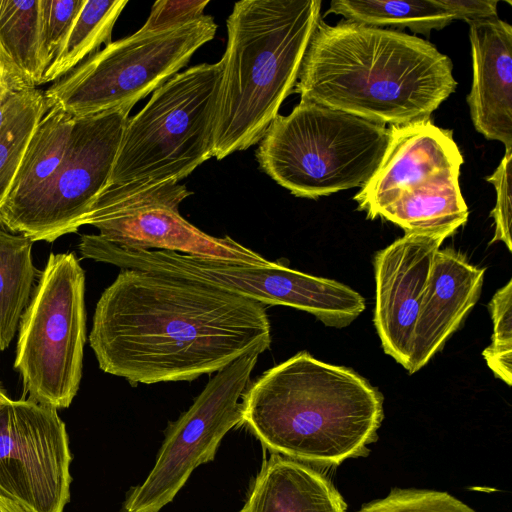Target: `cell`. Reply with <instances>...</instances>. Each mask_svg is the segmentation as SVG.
I'll return each mask as SVG.
<instances>
[{"instance_id": "obj_14", "label": "cell", "mask_w": 512, "mask_h": 512, "mask_svg": "<svg viewBox=\"0 0 512 512\" xmlns=\"http://www.w3.org/2000/svg\"><path fill=\"white\" fill-rule=\"evenodd\" d=\"M72 454L56 409L29 399L0 409V494L29 512H64Z\"/></svg>"}, {"instance_id": "obj_19", "label": "cell", "mask_w": 512, "mask_h": 512, "mask_svg": "<svg viewBox=\"0 0 512 512\" xmlns=\"http://www.w3.org/2000/svg\"><path fill=\"white\" fill-rule=\"evenodd\" d=\"M75 118L50 108L37 124L0 208V223L8 228L48 186L65 156Z\"/></svg>"}, {"instance_id": "obj_30", "label": "cell", "mask_w": 512, "mask_h": 512, "mask_svg": "<svg viewBox=\"0 0 512 512\" xmlns=\"http://www.w3.org/2000/svg\"><path fill=\"white\" fill-rule=\"evenodd\" d=\"M440 3L454 13L455 19L467 23L497 17L495 0H439Z\"/></svg>"}, {"instance_id": "obj_5", "label": "cell", "mask_w": 512, "mask_h": 512, "mask_svg": "<svg viewBox=\"0 0 512 512\" xmlns=\"http://www.w3.org/2000/svg\"><path fill=\"white\" fill-rule=\"evenodd\" d=\"M388 143V128L323 105L300 100L277 115L256 151L260 168L297 197L317 199L362 187Z\"/></svg>"}, {"instance_id": "obj_11", "label": "cell", "mask_w": 512, "mask_h": 512, "mask_svg": "<svg viewBox=\"0 0 512 512\" xmlns=\"http://www.w3.org/2000/svg\"><path fill=\"white\" fill-rule=\"evenodd\" d=\"M261 354L247 352L217 371L190 408L166 431L154 467L128 493L121 512H159L199 465L212 461L232 428L242 424V398Z\"/></svg>"}, {"instance_id": "obj_15", "label": "cell", "mask_w": 512, "mask_h": 512, "mask_svg": "<svg viewBox=\"0 0 512 512\" xmlns=\"http://www.w3.org/2000/svg\"><path fill=\"white\" fill-rule=\"evenodd\" d=\"M447 232H413L378 251L373 259V323L384 352L408 372L415 327L430 269Z\"/></svg>"}, {"instance_id": "obj_25", "label": "cell", "mask_w": 512, "mask_h": 512, "mask_svg": "<svg viewBox=\"0 0 512 512\" xmlns=\"http://www.w3.org/2000/svg\"><path fill=\"white\" fill-rule=\"evenodd\" d=\"M493 321L491 344L483 357L494 375L511 385L512 380V281L500 288L489 303Z\"/></svg>"}, {"instance_id": "obj_2", "label": "cell", "mask_w": 512, "mask_h": 512, "mask_svg": "<svg viewBox=\"0 0 512 512\" xmlns=\"http://www.w3.org/2000/svg\"><path fill=\"white\" fill-rule=\"evenodd\" d=\"M452 68L450 58L421 37L320 19L293 92L372 122L405 125L430 119L455 92Z\"/></svg>"}, {"instance_id": "obj_7", "label": "cell", "mask_w": 512, "mask_h": 512, "mask_svg": "<svg viewBox=\"0 0 512 512\" xmlns=\"http://www.w3.org/2000/svg\"><path fill=\"white\" fill-rule=\"evenodd\" d=\"M221 60L176 73L127 120L109 186L179 182L213 157Z\"/></svg>"}, {"instance_id": "obj_23", "label": "cell", "mask_w": 512, "mask_h": 512, "mask_svg": "<svg viewBox=\"0 0 512 512\" xmlns=\"http://www.w3.org/2000/svg\"><path fill=\"white\" fill-rule=\"evenodd\" d=\"M0 51L30 86L41 85L39 0H0Z\"/></svg>"}, {"instance_id": "obj_6", "label": "cell", "mask_w": 512, "mask_h": 512, "mask_svg": "<svg viewBox=\"0 0 512 512\" xmlns=\"http://www.w3.org/2000/svg\"><path fill=\"white\" fill-rule=\"evenodd\" d=\"M463 162L452 130L431 119L390 125L380 164L354 196L357 209L405 233L453 235L469 214L459 186Z\"/></svg>"}, {"instance_id": "obj_28", "label": "cell", "mask_w": 512, "mask_h": 512, "mask_svg": "<svg viewBox=\"0 0 512 512\" xmlns=\"http://www.w3.org/2000/svg\"><path fill=\"white\" fill-rule=\"evenodd\" d=\"M512 149H505L504 157L496 170L486 180L496 191V204L490 213L494 219L495 231L490 243L502 241L512 251L511 219H512Z\"/></svg>"}, {"instance_id": "obj_10", "label": "cell", "mask_w": 512, "mask_h": 512, "mask_svg": "<svg viewBox=\"0 0 512 512\" xmlns=\"http://www.w3.org/2000/svg\"><path fill=\"white\" fill-rule=\"evenodd\" d=\"M79 250L84 258L121 269L192 279L264 305L306 311L329 327L346 326L356 308L357 294L350 287L276 262L256 266L168 250H132L106 242L97 234H83Z\"/></svg>"}, {"instance_id": "obj_13", "label": "cell", "mask_w": 512, "mask_h": 512, "mask_svg": "<svg viewBox=\"0 0 512 512\" xmlns=\"http://www.w3.org/2000/svg\"><path fill=\"white\" fill-rule=\"evenodd\" d=\"M129 112L117 109L75 118L56 174L7 229L32 242H53L77 232L109 184Z\"/></svg>"}, {"instance_id": "obj_3", "label": "cell", "mask_w": 512, "mask_h": 512, "mask_svg": "<svg viewBox=\"0 0 512 512\" xmlns=\"http://www.w3.org/2000/svg\"><path fill=\"white\" fill-rule=\"evenodd\" d=\"M242 404V424L266 449L316 468L366 456L384 417L377 388L306 351L265 371Z\"/></svg>"}, {"instance_id": "obj_9", "label": "cell", "mask_w": 512, "mask_h": 512, "mask_svg": "<svg viewBox=\"0 0 512 512\" xmlns=\"http://www.w3.org/2000/svg\"><path fill=\"white\" fill-rule=\"evenodd\" d=\"M85 273L74 253H51L19 322L14 367L36 403L70 406L82 378Z\"/></svg>"}, {"instance_id": "obj_17", "label": "cell", "mask_w": 512, "mask_h": 512, "mask_svg": "<svg viewBox=\"0 0 512 512\" xmlns=\"http://www.w3.org/2000/svg\"><path fill=\"white\" fill-rule=\"evenodd\" d=\"M485 268L470 264L452 248L434 257L415 327L413 374L457 331L481 294Z\"/></svg>"}, {"instance_id": "obj_22", "label": "cell", "mask_w": 512, "mask_h": 512, "mask_svg": "<svg viewBox=\"0 0 512 512\" xmlns=\"http://www.w3.org/2000/svg\"><path fill=\"white\" fill-rule=\"evenodd\" d=\"M127 3V0H86L41 84L56 82L98 52L102 44H110L113 27Z\"/></svg>"}, {"instance_id": "obj_31", "label": "cell", "mask_w": 512, "mask_h": 512, "mask_svg": "<svg viewBox=\"0 0 512 512\" xmlns=\"http://www.w3.org/2000/svg\"><path fill=\"white\" fill-rule=\"evenodd\" d=\"M0 512H29L17 502L0 494Z\"/></svg>"}, {"instance_id": "obj_24", "label": "cell", "mask_w": 512, "mask_h": 512, "mask_svg": "<svg viewBox=\"0 0 512 512\" xmlns=\"http://www.w3.org/2000/svg\"><path fill=\"white\" fill-rule=\"evenodd\" d=\"M44 91H20L0 122V208L11 189L30 138L47 112Z\"/></svg>"}, {"instance_id": "obj_21", "label": "cell", "mask_w": 512, "mask_h": 512, "mask_svg": "<svg viewBox=\"0 0 512 512\" xmlns=\"http://www.w3.org/2000/svg\"><path fill=\"white\" fill-rule=\"evenodd\" d=\"M328 13L367 26L408 28L415 34L427 36L431 30H441L456 20L454 13L439 0H333Z\"/></svg>"}, {"instance_id": "obj_26", "label": "cell", "mask_w": 512, "mask_h": 512, "mask_svg": "<svg viewBox=\"0 0 512 512\" xmlns=\"http://www.w3.org/2000/svg\"><path fill=\"white\" fill-rule=\"evenodd\" d=\"M85 1L39 0V59L43 75L60 53Z\"/></svg>"}, {"instance_id": "obj_12", "label": "cell", "mask_w": 512, "mask_h": 512, "mask_svg": "<svg viewBox=\"0 0 512 512\" xmlns=\"http://www.w3.org/2000/svg\"><path fill=\"white\" fill-rule=\"evenodd\" d=\"M191 192L179 182L107 187L82 221L101 239L132 250H168L265 266L271 261L231 237H215L184 219L179 205Z\"/></svg>"}, {"instance_id": "obj_20", "label": "cell", "mask_w": 512, "mask_h": 512, "mask_svg": "<svg viewBox=\"0 0 512 512\" xmlns=\"http://www.w3.org/2000/svg\"><path fill=\"white\" fill-rule=\"evenodd\" d=\"M32 245L0 223V352L13 340L31 296L37 274Z\"/></svg>"}, {"instance_id": "obj_27", "label": "cell", "mask_w": 512, "mask_h": 512, "mask_svg": "<svg viewBox=\"0 0 512 512\" xmlns=\"http://www.w3.org/2000/svg\"><path fill=\"white\" fill-rule=\"evenodd\" d=\"M358 512H475L452 495L427 489L394 488L382 499L364 504Z\"/></svg>"}, {"instance_id": "obj_33", "label": "cell", "mask_w": 512, "mask_h": 512, "mask_svg": "<svg viewBox=\"0 0 512 512\" xmlns=\"http://www.w3.org/2000/svg\"><path fill=\"white\" fill-rule=\"evenodd\" d=\"M11 399L8 397V395L6 394L5 390L3 389L1 383H0V409L1 407L6 404L7 402H9Z\"/></svg>"}, {"instance_id": "obj_32", "label": "cell", "mask_w": 512, "mask_h": 512, "mask_svg": "<svg viewBox=\"0 0 512 512\" xmlns=\"http://www.w3.org/2000/svg\"><path fill=\"white\" fill-rule=\"evenodd\" d=\"M9 73H16L19 74L14 67L6 60L4 55L0 51V76H3L5 74ZM20 75V74H19ZM21 76V75H20ZM22 77V76H21ZM23 78V77H22Z\"/></svg>"}, {"instance_id": "obj_1", "label": "cell", "mask_w": 512, "mask_h": 512, "mask_svg": "<svg viewBox=\"0 0 512 512\" xmlns=\"http://www.w3.org/2000/svg\"><path fill=\"white\" fill-rule=\"evenodd\" d=\"M98 365L131 384L192 381L270 347L263 303L192 279L121 269L89 335Z\"/></svg>"}, {"instance_id": "obj_29", "label": "cell", "mask_w": 512, "mask_h": 512, "mask_svg": "<svg viewBox=\"0 0 512 512\" xmlns=\"http://www.w3.org/2000/svg\"><path fill=\"white\" fill-rule=\"evenodd\" d=\"M208 0L156 1L151 9L144 30L166 29L202 17Z\"/></svg>"}, {"instance_id": "obj_18", "label": "cell", "mask_w": 512, "mask_h": 512, "mask_svg": "<svg viewBox=\"0 0 512 512\" xmlns=\"http://www.w3.org/2000/svg\"><path fill=\"white\" fill-rule=\"evenodd\" d=\"M240 512H347V505L319 468L271 453Z\"/></svg>"}, {"instance_id": "obj_8", "label": "cell", "mask_w": 512, "mask_h": 512, "mask_svg": "<svg viewBox=\"0 0 512 512\" xmlns=\"http://www.w3.org/2000/svg\"><path fill=\"white\" fill-rule=\"evenodd\" d=\"M217 25L202 17L166 29L144 30L111 42L44 91L47 109L74 118L132 107L175 75Z\"/></svg>"}, {"instance_id": "obj_16", "label": "cell", "mask_w": 512, "mask_h": 512, "mask_svg": "<svg viewBox=\"0 0 512 512\" xmlns=\"http://www.w3.org/2000/svg\"><path fill=\"white\" fill-rule=\"evenodd\" d=\"M473 78L467 103L475 129L512 149V26L496 18L468 22Z\"/></svg>"}, {"instance_id": "obj_4", "label": "cell", "mask_w": 512, "mask_h": 512, "mask_svg": "<svg viewBox=\"0 0 512 512\" xmlns=\"http://www.w3.org/2000/svg\"><path fill=\"white\" fill-rule=\"evenodd\" d=\"M320 0H242L228 16L213 134L217 160L258 143L293 92Z\"/></svg>"}]
</instances>
